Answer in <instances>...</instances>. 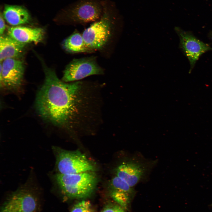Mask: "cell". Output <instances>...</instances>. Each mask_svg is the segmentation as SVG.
I'll use <instances>...</instances> for the list:
<instances>
[{
    "label": "cell",
    "instance_id": "cell-14",
    "mask_svg": "<svg viewBox=\"0 0 212 212\" xmlns=\"http://www.w3.org/2000/svg\"><path fill=\"white\" fill-rule=\"evenodd\" d=\"M64 48L70 53L91 52L86 46L82 35L75 32L65 39L63 43Z\"/></svg>",
    "mask_w": 212,
    "mask_h": 212
},
{
    "label": "cell",
    "instance_id": "cell-13",
    "mask_svg": "<svg viewBox=\"0 0 212 212\" xmlns=\"http://www.w3.org/2000/svg\"><path fill=\"white\" fill-rule=\"evenodd\" d=\"M3 16L9 24L14 26L27 23L30 19V16L27 10L17 5H6Z\"/></svg>",
    "mask_w": 212,
    "mask_h": 212
},
{
    "label": "cell",
    "instance_id": "cell-10",
    "mask_svg": "<svg viewBox=\"0 0 212 212\" xmlns=\"http://www.w3.org/2000/svg\"><path fill=\"white\" fill-rule=\"evenodd\" d=\"M144 163L130 159L119 165L115 170L116 175L133 187L144 178L148 170Z\"/></svg>",
    "mask_w": 212,
    "mask_h": 212
},
{
    "label": "cell",
    "instance_id": "cell-21",
    "mask_svg": "<svg viewBox=\"0 0 212 212\" xmlns=\"http://www.w3.org/2000/svg\"><path fill=\"white\" fill-rule=\"evenodd\" d=\"M211 206H212V204H211Z\"/></svg>",
    "mask_w": 212,
    "mask_h": 212
},
{
    "label": "cell",
    "instance_id": "cell-11",
    "mask_svg": "<svg viewBox=\"0 0 212 212\" xmlns=\"http://www.w3.org/2000/svg\"><path fill=\"white\" fill-rule=\"evenodd\" d=\"M8 34L17 41L24 44L38 43L43 39L44 30L40 28L13 26L8 29Z\"/></svg>",
    "mask_w": 212,
    "mask_h": 212
},
{
    "label": "cell",
    "instance_id": "cell-3",
    "mask_svg": "<svg viewBox=\"0 0 212 212\" xmlns=\"http://www.w3.org/2000/svg\"><path fill=\"white\" fill-rule=\"evenodd\" d=\"M53 179L66 196L77 199L85 198L90 196L97 182L94 171L72 174L56 173L53 176Z\"/></svg>",
    "mask_w": 212,
    "mask_h": 212
},
{
    "label": "cell",
    "instance_id": "cell-12",
    "mask_svg": "<svg viewBox=\"0 0 212 212\" xmlns=\"http://www.w3.org/2000/svg\"><path fill=\"white\" fill-rule=\"evenodd\" d=\"M26 44L20 42L9 36H0V61L11 58H16L23 52Z\"/></svg>",
    "mask_w": 212,
    "mask_h": 212
},
{
    "label": "cell",
    "instance_id": "cell-8",
    "mask_svg": "<svg viewBox=\"0 0 212 212\" xmlns=\"http://www.w3.org/2000/svg\"><path fill=\"white\" fill-rule=\"evenodd\" d=\"M37 207V200L34 193L28 188H23L11 194L1 212H34Z\"/></svg>",
    "mask_w": 212,
    "mask_h": 212
},
{
    "label": "cell",
    "instance_id": "cell-17",
    "mask_svg": "<svg viewBox=\"0 0 212 212\" xmlns=\"http://www.w3.org/2000/svg\"><path fill=\"white\" fill-rule=\"evenodd\" d=\"M71 212H94L91 204L89 201L83 200L76 204Z\"/></svg>",
    "mask_w": 212,
    "mask_h": 212
},
{
    "label": "cell",
    "instance_id": "cell-1",
    "mask_svg": "<svg viewBox=\"0 0 212 212\" xmlns=\"http://www.w3.org/2000/svg\"><path fill=\"white\" fill-rule=\"evenodd\" d=\"M45 80L36 98V110L43 119L69 131L88 125L95 108L90 85L80 81L67 83L54 71L44 69Z\"/></svg>",
    "mask_w": 212,
    "mask_h": 212
},
{
    "label": "cell",
    "instance_id": "cell-19",
    "mask_svg": "<svg viewBox=\"0 0 212 212\" xmlns=\"http://www.w3.org/2000/svg\"><path fill=\"white\" fill-rule=\"evenodd\" d=\"M6 28V25L3 17L1 13L0 16V34L2 35Z\"/></svg>",
    "mask_w": 212,
    "mask_h": 212
},
{
    "label": "cell",
    "instance_id": "cell-18",
    "mask_svg": "<svg viewBox=\"0 0 212 212\" xmlns=\"http://www.w3.org/2000/svg\"><path fill=\"white\" fill-rule=\"evenodd\" d=\"M125 210L118 204H112L106 206L100 212H126Z\"/></svg>",
    "mask_w": 212,
    "mask_h": 212
},
{
    "label": "cell",
    "instance_id": "cell-2",
    "mask_svg": "<svg viewBox=\"0 0 212 212\" xmlns=\"http://www.w3.org/2000/svg\"><path fill=\"white\" fill-rule=\"evenodd\" d=\"M102 12L99 19L83 32L82 36L87 48L91 52L101 49L106 44L111 34L116 11L112 2L102 1Z\"/></svg>",
    "mask_w": 212,
    "mask_h": 212
},
{
    "label": "cell",
    "instance_id": "cell-6",
    "mask_svg": "<svg viewBox=\"0 0 212 212\" xmlns=\"http://www.w3.org/2000/svg\"><path fill=\"white\" fill-rule=\"evenodd\" d=\"M103 69L94 57L75 59L66 66L62 80L66 82L78 81L88 76L103 74Z\"/></svg>",
    "mask_w": 212,
    "mask_h": 212
},
{
    "label": "cell",
    "instance_id": "cell-4",
    "mask_svg": "<svg viewBox=\"0 0 212 212\" xmlns=\"http://www.w3.org/2000/svg\"><path fill=\"white\" fill-rule=\"evenodd\" d=\"M57 173L72 174L94 171L95 167L86 156L78 150L68 151L53 146Z\"/></svg>",
    "mask_w": 212,
    "mask_h": 212
},
{
    "label": "cell",
    "instance_id": "cell-15",
    "mask_svg": "<svg viewBox=\"0 0 212 212\" xmlns=\"http://www.w3.org/2000/svg\"><path fill=\"white\" fill-rule=\"evenodd\" d=\"M132 195L122 191L114 189L111 194L113 199L125 209L127 208Z\"/></svg>",
    "mask_w": 212,
    "mask_h": 212
},
{
    "label": "cell",
    "instance_id": "cell-5",
    "mask_svg": "<svg viewBox=\"0 0 212 212\" xmlns=\"http://www.w3.org/2000/svg\"><path fill=\"white\" fill-rule=\"evenodd\" d=\"M102 1L79 0L64 11L65 17L73 24H84L95 21L102 16Z\"/></svg>",
    "mask_w": 212,
    "mask_h": 212
},
{
    "label": "cell",
    "instance_id": "cell-7",
    "mask_svg": "<svg viewBox=\"0 0 212 212\" xmlns=\"http://www.w3.org/2000/svg\"><path fill=\"white\" fill-rule=\"evenodd\" d=\"M24 71V63L20 60L9 58L1 62V87L10 90L18 89L21 85Z\"/></svg>",
    "mask_w": 212,
    "mask_h": 212
},
{
    "label": "cell",
    "instance_id": "cell-20",
    "mask_svg": "<svg viewBox=\"0 0 212 212\" xmlns=\"http://www.w3.org/2000/svg\"><path fill=\"white\" fill-rule=\"evenodd\" d=\"M211 38H212V33H211Z\"/></svg>",
    "mask_w": 212,
    "mask_h": 212
},
{
    "label": "cell",
    "instance_id": "cell-9",
    "mask_svg": "<svg viewBox=\"0 0 212 212\" xmlns=\"http://www.w3.org/2000/svg\"><path fill=\"white\" fill-rule=\"evenodd\" d=\"M175 29L180 38V47L188 59L192 68L200 56L212 48L191 33L178 28Z\"/></svg>",
    "mask_w": 212,
    "mask_h": 212
},
{
    "label": "cell",
    "instance_id": "cell-16",
    "mask_svg": "<svg viewBox=\"0 0 212 212\" xmlns=\"http://www.w3.org/2000/svg\"><path fill=\"white\" fill-rule=\"evenodd\" d=\"M111 186L113 189L122 191L133 195L134 191L132 187L121 178L115 175L111 179Z\"/></svg>",
    "mask_w": 212,
    "mask_h": 212
}]
</instances>
